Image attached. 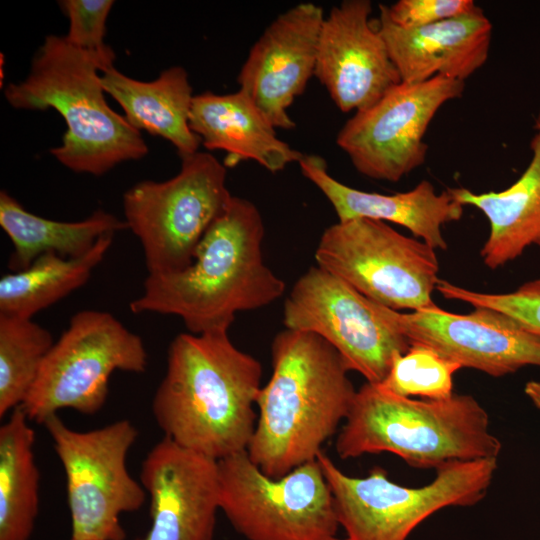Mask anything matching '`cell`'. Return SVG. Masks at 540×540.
<instances>
[{
    "label": "cell",
    "mask_w": 540,
    "mask_h": 540,
    "mask_svg": "<svg viewBox=\"0 0 540 540\" xmlns=\"http://www.w3.org/2000/svg\"><path fill=\"white\" fill-rule=\"evenodd\" d=\"M140 482L150 497L151 525L138 540H213L218 461L164 436L143 460Z\"/></svg>",
    "instance_id": "17"
},
{
    "label": "cell",
    "mask_w": 540,
    "mask_h": 540,
    "mask_svg": "<svg viewBox=\"0 0 540 540\" xmlns=\"http://www.w3.org/2000/svg\"><path fill=\"white\" fill-rule=\"evenodd\" d=\"M371 12L369 0H344L321 26L314 76L342 112L366 109L401 83Z\"/></svg>",
    "instance_id": "15"
},
{
    "label": "cell",
    "mask_w": 540,
    "mask_h": 540,
    "mask_svg": "<svg viewBox=\"0 0 540 540\" xmlns=\"http://www.w3.org/2000/svg\"><path fill=\"white\" fill-rule=\"evenodd\" d=\"M460 368L429 347L411 344L405 353L394 355L389 373L376 385L401 397L446 399L454 394L453 375Z\"/></svg>",
    "instance_id": "27"
},
{
    "label": "cell",
    "mask_w": 540,
    "mask_h": 540,
    "mask_svg": "<svg viewBox=\"0 0 540 540\" xmlns=\"http://www.w3.org/2000/svg\"><path fill=\"white\" fill-rule=\"evenodd\" d=\"M32 318L0 314V417L22 406L54 344Z\"/></svg>",
    "instance_id": "26"
},
{
    "label": "cell",
    "mask_w": 540,
    "mask_h": 540,
    "mask_svg": "<svg viewBox=\"0 0 540 540\" xmlns=\"http://www.w3.org/2000/svg\"><path fill=\"white\" fill-rule=\"evenodd\" d=\"M115 54H99L49 35L32 60L28 76L4 90L16 109H55L67 130L62 144L50 150L66 168L101 176L116 165L148 153L139 130L107 104L101 75Z\"/></svg>",
    "instance_id": "4"
},
{
    "label": "cell",
    "mask_w": 540,
    "mask_h": 540,
    "mask_svg": "<svg viewBox=\"0 0 540 540\" xmlns=\"http://www.w3.org/2000/svg\"><path fill=\"white\" fill-rule=\"evenodd\" d=\"M321 6L296 4L279 14L251 47L237 81L276 129H292L289 107L315 73Z\"/></svg>",
    "instance_id": "16"
},
{
    "label": "cell",
    "mask_w": 540,
    "mask_h": 540,
    "mask_svg": "<svg viewBox=\"0 0 540 540\" xmlns=\"http://www.w3.org/2000/svg\"><path fill=\"white\" fill-rule=\"evenodd\" d=\"M101 83L134 128L166 139L181 158L198 152L201 139L189 124L194 95L183 67H170L157 79L144 82L111 66L101 72Z\"/></svg>",
    "instance_id": "22"
},
{
    "label": "cell",
    "mask_w": 540,
    "mask_h": 540,
    "mask_svg": "<svg viewBox=\"0 0 540 540\" xmlns=\"http://www.w3.org/2000/svg\"><path fill=\"white\" fill-rule=\"evenodd\" d=\"M181 160L174 177L138 182L123 195L124 221L142 245L148 274L189 266L233 196L226 186V166L210 153L198 151Z\"/></svg>",
    "instance_id": "7"
},
{
    "label": "cell",
    "mask_w": 540,
    "mask_h": 540,
    "mask_svg": "<svg viewBox=\"0 0 540 540\" xmlns=\"http://www.w3.org/2000/svg\"><path fill=\"white\" fill-rule=\"evenodd\" d=\"M436 290L446 299L503 313L525 330L540 336V278L526 282L509 293L476 292L443 279L439 280Z\"/></svg>",
    "instance_id": "28"
},
{
    "label": "cell",
    "mask_w": 540,
    "mask_h": 540,
    "mask_svg": "<svg viewBox=\"0 0 540 540\" xmlns=\"http://www.w3.org/2000/svg\"><path fill=\"white\" fill-rule=\"evenodd\" d=\"M298 164L303 176L331 203L340 222L369 218L395 223L435 250H446L442 227L463 216L464 206L448 190L437 194L427 180L407 192L381 194L339 182L329 174L326 161L318 155L303 154Z\"/></svg>",
    "instance_id": "19"
},
{
    "label": "cell",
    "mask_w": 540,
    "mask_h": 540,
    "mask_svg": "<svg viewBox=\"0 0 540 540\" xmlns=\"http://www.w3.org/2000/svg\"><path fill=\"white\" fill-rule=\"evenodd\" d=\"M271 352L273 371L257 397L247 453L264 474L280 478L316 459L357 391L340 354L315 333L285 328Z\"/></svg>",
    "instance_id": "3"
},
{
    "label": "cell",
    "mask_w": 540,
    "mask_h": 540,
    "mask_svg": "<svg viewBox=\"0 0 540 540\" xmlns=\"http://www.w3.org/2000/svg\"><path fill=\"white\" fill-rule=\"evenodd\" d=\"M43 425L66 476L70 540H125L120 517L139 510L147 495L127 468L128 452L138 436L134 424L122 419L76 431L55 414Z\"/></svg>",
    "instance_id": "9"
},
{
    "label": "cell",
    "mask_w": 540,
    "mask_h": 540,
    "mask_svg": "<svg viewBox=\"0 0 540 540\" xmlns=\"http://www.w3.org/2000/svg\"><path fill=\"white\" fill-rule=\"evenodd\" d=\"M114 4L111 0H64L59 5L69 19L64 37L73 46L93 53L113 54L105 45L106 21Z\"/></svg>",
    "instance_id": "29"
},
{
    "label": "cell",
    "mask_w": 540,
    "mask_h": 540,
    "mask_svg": "<svg viewBox=\"0 0 540 540\" xmlns=\"http://www.w3.org/2000/svg\"><path fill=\"white\" fill-rule=\"evenodd\" d=\"M264 222L255 204L232 196L225 212L201 239L185 269L148 274L135 314L180 317L188 332L229 330L238 312L279 299L285 283L264 262Z\"/></svg>",
    "instance_id": "2"
},
{
    "label": "cell",
    "mask_w": 540,
    "mask_h": 540,
    "mask_svg": "<svg viewBox=\"0 0 540 540\" xmlns=\"http://www.w3.org/2000/svg\"><path fill=\"white\" fill-rule=\"evenodd\" d=\"M530 149L532 155L526 169L502 191L447 189L463 206L477 208L488 219L490 232L480 256L492 270L515 260L532 245L540 247V131L533 136Z\"/></svg>",
    "instance_id": "21"
},
{
    "label": "cell",
    "mask_w": 540,
    "mask_h": 540,
    "mask_svg": "<svg viewBox=\"0 0 540 540\" xmlns=\"http://www.w3.org/2000/svg\"><path fill=\"white\" fill-rule=\"evenodd\" d=\"M473 0H399L392 5H379L389 20L403 29L425 27L473 10Z\"/></svg>",
    "instance_id": "30"
},
{
    "label": "cell",
    "mask_w": 540,
    "mask_h": 540,
    "mask_svg": "<svg viewBox=\"0 0 540 540\" xmlns=\"http://www.w3.org/2000/svg\"><path fill=\"white\" fill-rule=\"evenodd\" d=\"M502 449L487 411L471 395L414 400L376 384L357 390L336 439L341 459L389 452L416 468L498 458Z\"/></svg>",
    "instance_id": "5"
},
{
    "label": "cell",
    "mask_w": 540,
    "mask_h": 540,
    "mask_svg": "<svg viewBox=\"0 0 540 540\" xmlns=\"http://www.w3.org/2000/svg\"><path fill=\"white\" fill-rule=\"evenodd\" d=\"M261 378L260 362L228 330L178 334L153 397L154 418L165 437L216 461L247 451Z\"/></svg>",
    "instance_id": "1"
},
{
    "label": "cell",
    "mask_w": 540,
    "mask_h": 540,
    "mask_svg": "<svg viewBox=\"0 0 540 540\" xmlns=\"http://www.w3.org/2000/svg\"><path fill=\"white\" fill-rule=\"evenodd\" d=\"M22 409L0 427V540H30L39 511L35 433Z\"/></svg>",
    "instance_id": "24"
},
{
    "label": "cell",
    "mask_w": 540,
    "mask_h": 540,
    "mask_svg": "<svg viewBox=\"0 0 540 540\" xmlns=\"http://www.w3.org/2000/svg\"><path fill=\"white\" fill-rule=\"evenodd\" d=\"M524 392L536 408L540 410V381H528Z\"/></svg>",
    "instance_id": "31"
},
{
    "label": "cell",
    "mask_w": 540,
    "mask_h": 540,
    "mask_svg": "<svg viewBox=\"0 0 540 540\" xmlns=\"http://www.w3.org/2000/svg\"><path fill=\"white\" fill-rule=\"evenodd\" d=\"M0 226L13 244L9 259L12 272L28 268L46 253L64 258L81 257L102 236L128 229L124 220L103 210L75 222L43 218L25 210L4 190L0 192Z\"/></svg>",
    "instance_id": "23"
},
{
    "label": "cell",
    "mask_w": 540,
    "mask_h": 540,
    "mask_svg": "<svg viewBox=\"0 0 540 540\" xmlns=\"http://www.w3.org/2000/svg\"><path fill=\"white\" fill-rule=\"evenodd\" d=\"M378 316L411 344L423 345L462 367L493 377L540 367V336L498 311L474 307L468 314L434 305L403 313L372 301Z\"/></svg>",
    "instance_id": "14"
},
{
    "label": "cell",
    "mask_w": 540,
    "mask_h": 540,
    "mask_svg": "<svg viewBox=\"0 0 540 540\" xmlns=\"http://www.w3.org/2000/svg\"><path fill=\"white\" fill-rule=\"evenodd\" d=\"M535 130L540 131V109L538 111L537 117L535 119Z\"/></svg>",
    "instance_id": "32"
},
{
    "label": "cell",
    "mask_w": 540,
    "mask_h": 540,
    "mask_svg": "<svg viewBox=\"0 0 540 540\" xmlns=\"http://www.w3.org/2000/svg\"><path fill=\"white\" fill-rule=\"evenodd\" d=\"M286 329L312 332L331 344L349 371L381 383L409 341L378 316L372 301L341 278L311 266L295 282L283 309Z\"/></svg>",
    "instance_id": "13"
},
{
    "label": "cell",
    "mask_w": 540,
    "mask_h": 540,
    "mask_svg": "<svg viewBox=\"0 0 540 540\" xmlns=\"http://www.w3.org/2000/svg\"><path fill=\"white\" fill-rule=\"evenodd\" d=\"M462 81L435 76L401 82L370 107L357 111L340 129L336 143L362 175L398 182L424 164L426 131L440 108L460 98Z\"/></svg>",
    "instance_id": "12"
},
{
    "label": "cell",
    "mask_w": 540,
    "mask_h": 540,
    "mask_svg": "<svg viewBox=\"0 0 540 540\" xmlns=\"http://www.w3.org/2000/svg\"><path fill=\"white\" fill-rule=\"evenodd\" d=\"M114 234L102 236L85 255L64 258L39 256L26 269L0 279V314L32 318L39 311L82 287L111 247Z\"/></svg>",
    "instance_id": "25"
},
{
    "label": "cell",
    "mask_w": 540,
    "mask_h": 540,
    "mask_svg": "<svg viewBox=\"0 0 540 540\" xmlns=\"http://www.w3.org/2000/svg\"><path fill=\"white\" fill-rule=\"evenodd\" d=\"M189 124L208 150L226 152V167L253 160L277 173L303 156L277 137L276 128L240 89L194 95Z\"/></svg>",
    "instance_id": "20"
},
{
    "label": "cell",
    "mask_w": 540,
    "mask_h": 540,
    "mask_svg": "<svg viewBox=\"0 0 540 540\" xmlns=\"http://www.w3.org/2000/svg\"><path fill=\"white\" fill-rule=\"evenodd\" d=\"M316 459L330 487L343 540H407L440 509L481 501L497 469V458L455 462L437 469L429 484L407 487L391 481L381 467L352 477L324 451Z\"/></svg>",
    "instance_id": "6"
},
{
    "label": "cell",
    "mask_w": 540,
    "mask_h": 540,
    "mask_svg": "<svg viewBox=\"0 0 540 540\" xmlns=\"http://www.w3.org/2000/svg\"><path fill=\"white\" fill-rule=\"evenodd\" d=\"M317 266L394 311L434 306L440 280L435 249L386 222L356 218L329 226L315 251Z\"/></svg>",
    "instance_id": "11"
},
{
    "label": "cell",
    "mask_w": 540,
    "mask_h": 540,
    "mask_svg": "<svg viewBox=\"0 0 540 540\" xmlns=\"http://www.w3.org/2000/svg\"><path fill=\"white\" fill-rule=\"evenodd\" d=\"M146 367L139 335L109 312L82 310L54 342L21 407L38 424L62 409L93 415L107 400L113 372L142 373Z\"/></svg>",
    "instance_id": "8"
},
{
    "label": "cell",
    "mask_w": 540,
    "mask_h": 540,
    "mask_svg": "<svg viewBox=\"0 0 540 540\" xmlns=\"http://www.w3.org/2000/svg\"><path fill=\"white\" fill-rule=\"evenodd\" d=\"M220 510L248 540H343L333 496L317 461L280 478L242 451L218 461Z\"/></svg>",
    "instance_id": "10"
},
{
    "label": "cell",
    "mask_w": 540,
    "mask_h": 540,
    "mask_svg": "<svg viewBox=\"0 0 540 540\" xmlns=\"http://www.w3.org/2000/svg\"><path fill=\"white\" fill-rule=\"evenodd\" d=\"M376 27L401 82L419 83L435 76L464 82L489 56L492 24L479 6L416 29L396 26L379 10Z\"/></svg>",
    "instance_id": "18"
}]
</instances>
